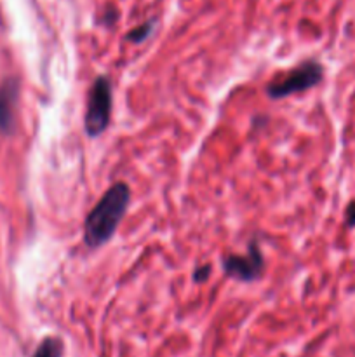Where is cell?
<instances>
[{
    "label": "cell",
    "mask_w": 355,
    "mask_h": 357,
    "mask_svg": "<svg viewBox=\"0 0 355 357\" xmlns=\"http://www.w3.org/2000/svg\"><path fill=\"white\" fill-rule=\"evenodd\" d=\"M131 192L124 181L111 185L96 206L90 209L84 223V241L89 248H100L113 237L127 211Z\"/></svg>",
    "instance_id": "6da1fadb"
},
{
    "label": "cell",
    "mask_w": 355,
    "mask_h": 357,
    "mask_svg": "<svg viewBox=\"0 0 355 357\" xmlns=\"http://www.w3.org/2000/svg\"><path fill=\"white\" fill-rule=\"evenodd\" d=\"M111 101H113V94H111L110 79L97 77L90 87L86 119H84L86 121V132L90 138L100 136L110 124Z\"/></svg>",
    "instance_id": "7a4b0ae2"
},
{
    "label": "cell",
    "mask_w": 355,
    "mask_h": 357,
    "mask_svg": "<svg viewBox=\"0 0 355 357\" xmlns=\"http://www.w3.org/2000/svg\"><path fill=\"white\" fill-rule=\"evenodd\" d=\"M322 75L324 70L320 63L305 61L296 66L294 70H291L284 79L268 84L267 94L274 100H281V98L291 96L294 93L308 91L322 80Z\"/></svg>",
    "instance_id": "3957f363"
},
{
    "label": "cell",
    "mask_w": 355,
    "mask_h": 357,
    "mask_svg": "<svg viewBox=\"0 0 355 357\" xmlns=\"http://www.w3.org/2000/svg\"><path fill=\"white\" fill-rule=\"evenodd\" d=\"M223 268L228 275L239 281H254L263 272V255L258 244L251 243L247 255H228L223 258Z\"/></svg>",
    "instance_id": "277c9868"
},
{
    "label": "cell",
    "mask_w": 355,
    "mask_h": 357,
    "mask_svg": "<svg viewBox=\"0 0 355 357\" xmlns=\"http://www.w3.org/2000/svg\"><path fill=\"white\" fill-rule=\"evenodd\" d=\"M19 100V82L7 79L0 84V131L10 135L16 128V107Z\"/></svg>",
    "instance_id": "5b68a950"
},
{
    "label": "cell",
    "mask_w": 355,
    "mask_h": 357,
    "mask_svg": "<svg viewBox=\"0 0 355 357\" xmlns=\"http://www.w3.org/2000/svg\"><path fill=\"white\" fill-rule=\"evenodd\" d=\"M31 357H65V344L58 337H47L40 342Z\"/></svg>",
    "instance_id": "8992f818"
},
{
    "label": "cell",
    "mask_w": 355,
    "mask_h": 357,
    "mask_svg": "<svg viewBox=\"0 0 355 357\" xmlns=\"http://www.w3.org/2000/svg\"><path fill=\"white\" fill-rule=\"evenodd\" d=\"M152 30H153V23H152V21H148V23H143L141 26H136V28H132L131 31H129V33H127V40L139 44V42L146 40V38L150 37Z\"/></svg>",
    "instance_id": "52a82bcc"
},
{
    "label": "cell",
    "mask_w": 355,
    "mask_h": 357,
    "mask_svg": "<svg viewBox=\"0 0 355 357\" xmlns=\"http://www.w3.org/2000/svg\"><path fill=\"white\" fill-rule=\"evenodd\" d=\"M209 274H211V265H200L194 271V281L195 282H204L207 281Z\"/></svg>",
    "instance_id": "ba28073f"
},
{
    "label": "cell",
    "mask_w": 355,
    "mask_h": 357,
    "mask_svg": "<svg viewBox=\"0 0 355 357\" xmlns=\"http://www.w3.org/2000/svg\"><path fill=\"white\" fill-rule=\"evenodd\" d=\"M347 223L350 227H355V202H352L350 206L347 208Z\"/></svg>",
    "instance_id": "9c48e42d"
}]
</instances>
